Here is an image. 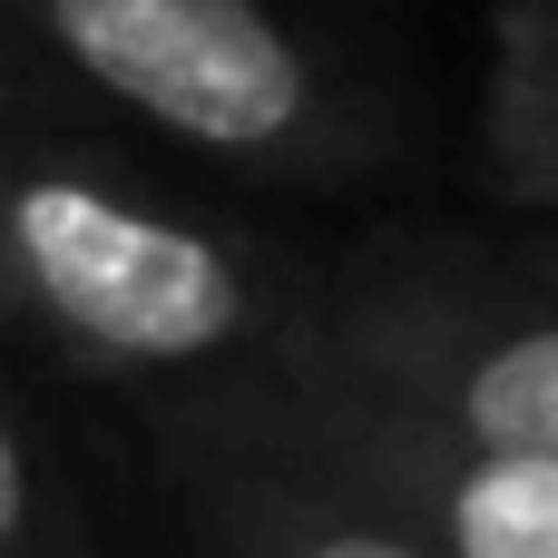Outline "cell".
Segmentation results:
<instances>
[{"instance_id":"cell-4","label":"cell","mask_w":558,"mask_h":558,"mask_svg":"<svg viewBox=\"0 0 558 558\" xmlns=\"http://www.w3.org/2000/svg\"><path fill=\"white\" fill-rule=\"evenodd\" d=\"M128 441L157 471L186 558H461L412 510L333 471L255 373L128 392Z\"/></svg>"},{"instance_id":"cell-1","label":"cell","mask_w":558,"mask_h":558,"mask_svg":"<svg viewBox=\"0 0 558 558\" xmlns=\"http://www.w3.org/2000/svg\"><path fill=\"white\" fill-rule=\"evenodd\" d=\"M304 245L147 177L78 118L0 128V333L108 383L177 392L265 373L294 324Z\"/></svg>"},{"instance_id":"cell-5","label":"cell","mask_w":558,"mask_h":558,"mask_svg":"<svg viewBox=\"0 0 558 558\" xmlns=\"http://www.w3.org/2000/svg\"><path fill=\"white\" fill-rule=\"evenodd\" d=\"M265 402L363 490H383L392 510H412L432 539H451L461 558H558V461L549 451H500L471 441L333 363H265L255 373Z\"/></svg>"},{"instance_id":"cell-9","label":"cell","mask_w":558,"mask_h":558,"mask_svg":"<svg viewBox=\"0 0 558 558\" xmlns=\"http://www.w3.org/2000/svg\"><path fill=\"white\" fill-rule=\"evenodd\" d=\"M510 255H520L539 284H558V235H530V245H510Z\"/></svg>"},{"instance_id":"cell-6","label":"cell","mask_w":558,"mask_h":558,"mask_svg":"<svg viewBox=\"0 0 558 558\" xmlns=\"http://www.w3.org/2000/svg\"><path fill=\"white\" fill-rule=\"evenodd\" d=\"M481 167L500 196L558 206V0H500V20H490Z\"/></svg>"},{"instance_id":"cell-3","label":"cell","mask_w":558,"mask_h":558,"mask_svg":"<svg viewBox=\"0 0 558 558\" xmlns=\"http://www.w3.org/2000/svg\"><path fill=\"white\" fill-rule=\"evenodd\" d=\"M284 353L333 363L471 441L558 461V284H539L510 245L363 235L304 255Z\"/></svg>"},{"instance_id":"cell-8","label":"cell","mask_w":558,"mask_h":558,"mask_svg":"<svg viewBox=\"0 0 558 558\" xmlns=\"http://www.w3.org/2000/svg\"><path fill=\"white\" fill-rule=\"evenodd\" d=\"M59 118H78V88L0 20V128H59Z\"/></svg>"},{"instance_id":"cell-2","label":"cell","mask_w":558,"mask_h":558,"mask_svg":"<svg viewBox=\"0 0 558 558\" xmlns=\"http://www.w3.org/2000/svg\"><path fill=\"white\" fill-rule=\"evenodd\" d=\"M0 20L137 137L265 186H353L373 98L275 0H0Z\"/></svg>"},{"instance_id":"cell-7","label":"cell","mask_w":558,"mask_h":558,"mask_svg":"<svg viewBox=\"0 0 558 558\" xmlns=\"http://www.w3.org/2000/svg\"><path fill=\"white\" fill-rule=\"evenodd\" d=\"M0 558H108L10 373H0Z\"/></svg>"}]
</instances>
